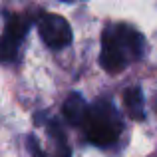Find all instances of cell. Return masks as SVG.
Returning a JSON list of instances; mask_svg holds the SVG:
<instances>
[{
  "label": "cell",
  "mask_w": 157,
  "mask_h": 157,
  "mask_svg": "<svg viewBox=\"0 0 157 157\" xmlns=\"http://www.w3.org/2000/svg\"><path fill=\"white\" fill-rule=\"evenodd\" d=\"M145 52V38L139 30L123 22L107 24L101 32L100 64L107 74H119L139 62Z\"/></svg>",
  "instance_id": "6da1fadb"
},
{
  "label": "cell",
  "mask_w": 157,
  "mask_h": 157,
  "mask_svg": "<svg viewBox=\"0 0 157 157\" xmlns=\"http://www.w3.org/2000/svg\"><path fill=\"white\" fill-rule=\"evenodd\" d=\"M84 135L92 145L109 147L119 139L123 131V117L107 98H100L92 105H88L86 117L82 121Z\"/></svg>",
  "instance_id": "7a4b0ae2"
},
{
  "label": "cell",
  "mask_w": 157,
  "mask_h": 157,
  "mask_svg": "<svg viewBox=\"0 0 157 157\" xmlns=\"http://www.w3.org/2000/svg\"><path fill=\"white\" fill-rule=\"evenodd\" d=\"M30 26H32L30 14L12 12L6 16V24H4V30L0 34V62L2 64H12L18 60L20 48L26 40Z\"/></svg>",
  "instance_id": "3957f363"
},
{
  "label": "cell",
  "mask_w": 157,
  "mask_h": 157,
  "mask_svg": "<svg viewBox=\"0 0 157 157\" xmlns=\"http://www.w3.org/2000/svg\"><path fill=\"white\" fill-rule=\"evenodd\" d=\"M36 26H38L42 42L52 50H60V48H66L68 44H72V26L64 16L46 12L38 18Z\"/></svg>",
  "instance_id": "277c9868"
},
{
  "label": "cell",
  "mask_w": 157,
  "mask_h": 157,
  "mask_svg": "<svg viewBox=\"0 0 157 157\" xmlns=\"http://www.w3.org/2000/svg\"><path fill=\"white\" fill-rule=\"evenodd\" d=\"M123 107L131 119H135V121L145 119V98H143V90L139 86H129L123 90Z\"/></svg>",
  "instance_id": "5b68a950"
},
{
  "label": "cell",
  "mask_w": 157,
  "mask_h": 157,
  "mask_svg": "<svg viewBox=\"0 0 157 157\" xmlns=\"http://www.w3.org/2000/svg\"><path fill=\"white\" fill-rule=\"evenodd\" d=\"M86 111H88V101L82 98V94H70L66 98L64 105H62V113H64L66 121L74 127H82V121L86 117Z\"/></svg>",
  "instance_id": "8992f818"
},
{
  "label": "cell",
  "mask_w": 157,
  "mask_h": 157,
  "mask_svg": "<svg viewBox=\"0 0 157 157\" xmlns=\"http://www.w3.org/2000/svg\"><path fill=\"white\" fill-rule=\"evenodd\" d=\"M28 149H30V155L32 157H72V149H70L68 141L62 139L54 145V149H46L44 145H40L38 137L36 135H30L28 137Z\"/></svg>",
  "instance_id": "52a82bcc"
}]
</instances>
